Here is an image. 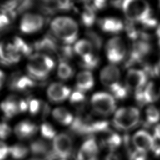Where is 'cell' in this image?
Wrapping results in <instances>:
<instances>
[{"mask_svg": "<svg viewBox=\"0 0 160 160\" xmlns=\"http://www.w3.org/2000/svg\"><path fill=\"white\" fill-rule=\"evenodd\" d=\"M9 154V148L2 141H0V160H4Z\"/></svg>", "mask_w": 160, "mask_h": 160, "instance_id": "obj_45", "label": "cell"}, {"mask_svg": "<svg viewBox=\"0 0 160 160\" xmlns=\"http://www.w3.org/2000/svg\"><path fill=\"white\" fill-rule=\"evenodd\" d=\"M86 36L89 39V42L91 43L92 47L95 48L96 49H100L102 44V41L100 37L94 32L88 31L86 32Z\"/></svg>", "mask_w": 160, "mask_h": 160, "instance_id": "obj_37", "label": "cell"}, {"mask_svg": "<svg viewBox=\"0 0 160 160\" xmlns=\"http://www.w3.org/2000/svg\"><path fill=\"white\" fill-rule=\"evenodd\" d=\"M5 79H6V77H5L4 73L0 70V89L2 88L5 82Z\"/></svg>", "mask_w": 160, "mask_h": 160, "instance_id": "obj_49", "label": "cell"}, {"mask_svg": "<svg viewBox=\"0 0 160 160\" xmlns=\"http://www.w3.org/2000/svg\"><path fill=\"white\" fill-rule=\"evenodd\" d=\"M32 153L38 156L41 160H54L56 158L52 148L45 141L38 139L33 141L30 146Z\"/></svg>", "mask_w": 160, "mask_h": 160, "instance_id": "obj_14", "label": "cell"}, {"mask_svg": "<svg viewBox=\"0 0 160 160\" xmlns=\"http://www.w3.org/2000/svg\"><path fill=\"white\" fill-rule=\"evenodd\" d=\"M151 50V46L146 41L140 40L136 41L132 46L129 58L126 61V66L128 67L141 62L142 59L149 53Z\"/></svg>", "mask_w": 160, "mask_h": 160, "instance_id": "obj_10", "label": "cell"}, {"mask_svg": "<svg viewBox=\"0 0 160 160\" xmlns=\"http://www.w3.org/2000/svg\"><path fill=\"white\" fill-rule=\"evenodd\" d=\"M126 30L128 37L132 40H136L139 36L140 33L131 21L126 22Z\"/></svg>", "mask_w": 160, "mask_h": 160, "instance_id": "obj_38", "label": "cell"}, {"mask_svg": "<svg viewBox=\"0 0 160 160\" xmlns=\"http://www.w3.org/2000/svg\"><path fill=\"white\" fill-rule=\"evenodd\" d=\"M122 143V138L114 132H110L104 141L106 145L109 149L114 150L117 149Z\"/></svg>", "mask_w": 160, "mask_h": 160, "instance_id": "obj_30", "label": "cell"}, {"mask_svg": "<svg viewBox=\"0 0 160 160\" xmlns=\"http://www.w3.org/2000/svg\"><path fill=\"white\" fill-rule=\"evenodd\" d=\"M11 133V127L5 122H0V139H6Z\"/></svg>", "mask_w": 160, "mask_h": 160, "instance_id": "obj_41", "label": "cell"}, {"mask_svg": "<svg viewBox=\"0 0 160 160\" xmlns=\"http://www.w3.org/2000/svg\"><path fill=\"white\" fill-rule=\"evenodd\" d=\"M131 160H147L146 152H141L136 150L132 152L130 155Z\"/></svg>", "mask_w": 160, "mask_h": 160, "instance_id": "obj_44", "label": "cell"}, {"mask_svg": "<svg viewBox=\"0 0 160 160\" xmlns=\"http://www.w3.org/2000/svg\"><path fill=\"white\" fill-rule=\"evenodd\" d=\"M92 4H89L92 9H102L106 6V2L105 1H94L92 2Z\"/></svg>", "mask_w": 160, "mask_h": 160, "instance_id": "obj_46", "label": "cell"}, {"mask_svg": "<svg viewBox=\"0 0 160 160\" xmlns=\"http://www.w3.org/2000/svg\"><path fill=\"white\" fill-rule=\"evenodd\" d=\"M21 58L13 44L0 42V63L4 65H12L18 62Z\"/></svg>", "mask_w": 160, "mask_h": 160, "instance_id": "obj_11", "label": "cell"}, {"mask_svg": "<svg viewBox=\"0 0 160 160\" xmlns=\"http://www.w3.org/2000/svg\"><path fill=\"white\" fill-rule=\"evenodd\" d=\"M34 48L37 51L53 53L58 52V46L56 41L51 36H47L43 39L38 41L34 44Z\"/></svg>", "mask_w": 160, "mask_h": 160, "instance_id": "obj_23", "label": "cell"}, {"mask_svg": "<svg viewBox=\"0 0 160 160\" xmlns=\"http://www.w3.org/2000/svg\"><path fill=\"white\" fill-rule=\"evenodd\" d=\"M140 118V113L137 108L132 107L122 108L115 113L113 118L114 126L122 130H128L136 126Z\"/></svg>", "mask_w": 160, "mask_h": 160, "instance_id": "obj_4", "label": "cell"}, {"mask_svg": "<svg viewBox=\"0 0 160 160\" xmlns=\"http://www.w3.org/2000/svg\"><path fill=\"white\" fill-rule=\"evenodd\" d=\"M22 98L15 94L8 96L1 104L0 108L6 119H10L21 113L20 102Z\"/></svg>", "mask_w": 160, "mask_h": 160, "instance_id": "obj_13", "label": "cell"}, {"mask_svg": "<svg viewBox=\"0 0 160 160\" xmlns=\"http://www.w3.org/2000/svg\"><path fill=\"white\" fill-rule=\"evenodd\" d=\"M155 156H160V144H158L156 141L155 142V144L153 147V148L151 150Z\"/></svg>", "mask_w": 160, "mask_h": 160, "instance_id": "obj_48", "label": "cell"}, {"mask_svg": "<svg viewBox=\"0 0 160 160\" xmlns=\"http://www.w3.org/2000/svg\"><path fill=\"white\" fill-rule=\"evenodd\" d=\"M94 86V79L91 72L84 71L79 72L76 78V87L79 91L90 90Z\"/></svg>", "mask_w": 160, "mask_h": 160, "instance_id": "obj_22", "label": "cell"}, {"mask_svg": "<svg viewBox=\"0 0 160 160\" xmlns=\"http://www.w3.org/2000/svg\"><path fill=\"white\" fill-rule=\"evenodd\" d=\"M81 59L82 61L81 65L83 68L88 69H92L95 68L99 62V59L93 54L81 58Z\"/></svg>", "mask_w": 160, "mask_h": 160, "instance_id": "obj_33", "label": "cell"}, {"mask_svg": "<svg viewBox=\"0 0 160 160\" xmlns=\"http://www.w3.org/2000/svg\"><path fill=\"white\" fill-rule=\"evenodd\" d=\"M48 96L52 101L61 102L69 97L71 89L60 83H53L48 89Z\"/></svg>", "mask_w": 160, "mask_h": 160, "instance_id": "obj_18", "label": "cell"}, {"mask_svg": "<svg viewBox=\"0 0 160 160\" xmlns=\"http://www.w3.org/2000/svg\"><path fill=\"white\" fill-rule=\"evenodd\" d=\"M38 131V127L35 124L29 120H24L14 127V133L19 139H28L34 136Z\"/></svg>", "mask_w": 160, "mask_h": 160, "instance_id": "obj_19", "label": "cell"}, {"mask_svg": "<svg viewBox=\"0 0 160 160\" xmlns=\"http://www.w3.org/2000/svg\"><path fill=\"white\" fill-rule=\"evenodd\" d=\"M154 138L156 140H160V124H158L154 129Z\"/></svg>", "mask_w": 160, "mask_h": 160, "instance_id": "obj_47", "label": "cell"}, {"mask_svg": "<svg viewBox=\"0 0 160 160\" xmlns=\"http://www.w3.org/2000/svg\"><path fill=\"white\" fill-rule=\"evenodd\" d=\"M159 6H160V2H159Z\"/></svg>", "mask_w": 160, "mask_h": 160, "instance_id": "obj_52", "label": "cell"}, {"mask_svg": "<svg viewBox=\"0 0 160 160\" xmlns=\"http://www.w3.org/2000/svg\"><path fill=\"white\" fill-rule=\"evenodd\" d=\"M98 23L101 29L108 33L118 34L124 28L122 21L114 18L101 19L99 20Z\"/></svg>", "mask_w": 160, "mask_h": 160, "instance_id": "obj_20", "label": "cell"}, {"mask_svg": "<svg viewBox=\"0 0 160 160\" xmlns=\"http://www.w3.org/2000/svg\"><path fill=\"white\" fill-rule=\"evenodd\" d=\"M44 22L43 18L39 14L32 13L25 14L20 22V30L25 34L34 33L42 28Z\"/></svg>", "mask_w": 160, "mask_h": 160, "instance_id": "obj_9", "label": "cell"}, {"mask_svg": "<svg viewBox=\"0 0 160 160\" xmlns=\"http://www.w3.org/2000/svg\"><path fill=\"white\" fill-rule=\"evenodd\" d=\"M41 9L47 13L57 11H68L72 8V3L68 1H46L41 5Z\"/></svg>", "mask_w": 160, "mask_h": 160, "instance_id": "obj_21", "label": "cell"}, {"mask_svg": "<svg viewBox=\"0 0 160 160\" xmlns=\"http://www.w3.org/2000/svg\"><path fill=\"white\" fill-rule=\"evenodd\" d=\"M100 78L102 83L110 88L119 83L120 71L119 69L114 65L107 66L101 71Z\"/></svg>", "mask_w": 160, "mask_h": 160, "instance_id": "obj_17", "label": "cell"}, {"mask_svg": "<svg viewBox=\"0 0 160 160\" xmlns=\"http://www.w3.org/2000/svg\"><path fill=\"white\" fill-rule=\"evenodd\" d=\"M85 100V96L82 92L79 91L74 92L70 96V102L73 104L82 102Z\"/></svg>", "mask_w": 160, "mask_h": 160, "instance_id": "obj_42", "label": "cell"}, {"mask_svg": "<svg viewBox=\"0 0 160 160\" xmlns=\"http://www.w3.org/2000/svg\"><path fill=\"white\" fill-rule=\"evenodd\" d=\"M52 31L65 44L73 43L78 36V28L76 22L68 17L55 18L51 24Z\"/></svg>", "mask_w": 160, "mask_h": 160, "instance_id": "obj_1", "label": "cell"}, {"mask_svg": "<svg viewBox=\"0 0 160 160\" xmlns=\"http://www.w3.org/2000/svg\"><path fill=\"white\" fill-rule=\"evenodd\" d=\"M92 46L91 43L86 39L78 41L74 45V51L81 58L92 54Z\"/></svg>", "mask_w": 160, "mask_h": 160, "instance_id": "obj_26", "label": "cell"}, {"mask_svg": "<svg viewBox=\"0 0 160 160\" xmlns=\"http://www.w3.org/2000/svg\"><path fill=\"white\" fill-rule=\"evenodd\" d=\"M52 148L56 158L64 160L69 158L72 150V142L71 137L64 133L56 136L53 140Z\"/></svg>", "mask_w": 160, "mask_h": 160, "instance_id": "obj_6", "label": "cell"}, {"mask_svg": "<svg viewBox=\"0 0 160 160\" xmlns=\"http://www.w3.org/2000/svg\"><path fill=\"white\" fill-rule=\"evenodd\" d=\"M7 85L11 91L26 92L32 88L35 82L31 78L22 75L19 72H14L9 77Z\"/></svg>", "mask_w": 160, "mask_h": 160, "instance_id": "obj_8", "label": "cell"}, {"mask_svg": "<svg viewBox=\"0 0 160 160\" xmlns=\"http://www.w3.org/2000/svg\"><path fill=\"white\" fill-rule=\"evenodd\" d=\"M91 104L97 112L104 115L111 114L116 108L113 96L104 92L95 93L91 98Z\"/></svg>", "mask_w": 160, "mask_h": 160, "instance_id": "obj_5", "label": "cell"}, {"mask_svg": "<svg viewBox=\"0 0 160 160\" xmlns=\"http://www.w3.org/2000/svg\"><path fill=\"white\" fill-rule=\"evenodd\" d=\"M106 160H119V159L118 156L116 154L111 153L107 156Z\"/></svg>", "mask_w": 160, "mask_h": 160, "instance_id": "obj_50", "label": "cell"}, {"mask_svg": "<svg viewBox=\"0 0 160 160\" xmlns=\"http://www.w3.org/2000/svg\"><path fill=\"white\" fill-rule=\"evenodd\" d=\"M96 15L94 9L89 4H85L84 9L81 14V21L83 25L86 27H91L94 23Z\"/></svg>", "mask_w": 160, "mask_h": 160, "instance_id": "obj_27", "label": "cell"}, {"mask_svg": "<svg viewBox=\"0 0 160 160\" xmlns=\"http://www.w3.org/2000/svg\"><path fill=\"white\" fill-rule=\"evenodd\" d=\"M9 153L14 159H21L27 156L28 149L23 144H17L9 148Z\"/></svg>", "mask_w": 160, "mask_h": 160, "instance_id": "obj_29", "label": "cell"}, {"mask_svg": "<svg viewBox=\"0 0 160 160\" xmlns=\"http://www.w3.org/2000/svg\"><path fill=\"white\" fill-rule=\"evenodd\" d=\"M54 66V61L49 56L37 53L30 56L27 70L31 77L41 80L47 77Z\"/></svg>", "mask_w": 160, "mask_h": 160, "instance_id": "obj_2", "label": "cell"}, {"mask_svg": "<svg viewBox=\"0 0 160 160\" xmlns=\"http://www.w3.org/2000/svg\"><path fill=\"white\" fill-rule=\"evenodd\" d=\"M42 102L36 99H29L28 102V109L32 115H36L41 111Z\"/></svg>", "mask_w": 160, "mask_h": 160, "instance_id": "obj_36", "label": "cell"}, {"mask_svg": "<svg viewBox=\"0 0 160 160\" xmlns=\"http://www.w3.org/2000/svg\"><path fill=\"white\" fill-rule=\"evenodd\" d=\"M160 96V89H158L154 82H151L144 88V102L150 103L158 99Z\"/></svg>", "mask_w": 160, "mask_h": 160, "instance_id": "obj_25", "label": "cell"}, {"mask_svg": "<svg viewBox=\"0 0 160 160\" xmlns=\"http://www.w3.org/2000/svg\"><path fill=\"white\" fill-rule=\"evenodd\" d=\"M146 121L148 124L156 123L160 119V111L154 106H149L146 111Z\"/></svg>", "mask_w": 160, "mask_h": 160, "instance_id": "obj_31", "label": "cell"}, {"mask_svg": "<svg viewBox=\"0 0 160 160\" xmlns=\"http://www.w3.org/2000/svg\"><path fill=\"white\" fill-rule=\"evenodd\" d=\"M32 160H41L39 159H32Z\"/></svg>", "mask_w": 160, "mask_h": 160, "instance_id": "obj_51", "label": "cell"}, {"mask_svg": "<svg viewBox=\"0 0 160 160\" xmlns=\"http://www.w3.org/2000/svg\"><path fill=\"white\" fill-rule=\"evenodd\" d=\"M20 1H8L4 2L0 5L1 11H16L17 7L19 4Z\"/></svg>", "mask_w": 160, "mask_h": 160, "instance_id": "obj_39", "label": "cell"}, {"mask_svg": "<svg viewBox=\"0 0 160 160\" xmlns=\"http://www.w3.org/2000/svg\"><path fill=\"white\" fill-rule=\"evenodd\" d=\"M106 55L108 60L112 63H118L125 57L126 46L120 38L111 39L106 46Z\"/></svg>", "mask_w": 160, "mask_h": 160, "instance_id": "obj_7", "label": "cell"}, {"mask_svg": "<svg viewBox=\"0 0 160 160\" xmlns=\"http://www.w3.org/2000/svg\"><path fill=\"white\" fill-rule=\"evenodd\" d=\"M34 5V2L32 1L26 0V1H20L18 6L17 7L16 11L17 14H22L26 11L30 9Z\"/></svg>", "mask_w": 160, "mask_h": 160, "instance_id": "obj_40", "label": "cell"}, {"mask_svg": "<svg viewBox=\"0 0 160 160\" xmlns=\"http://www.w3.org/2000/svg\"><path fill=\"white\" fill-rule=\"evenodd\" d=\"M61 160H64V159H61Z\"/></svg>", "mask_w": 160, "mask_h": 160, "instance_id": "obj_53", "label": "cell"}, {"mask_svg": "<svg viewBox=\"0 0 160 160\" xmlns=\"http://www.w3.org/2000/svg\"><path fill=\"white\" fill-rule=\"evenodd\" d=\"M132 141L136 150L144 152L151 151L156 142L154 137L144 130L136 132L133 136Z\"/></svg>", "mask_w": 160, "mask_h": 160, "instance_id": "obj_12", "label": "cell"}, {"mask_svg": "<svg viewBox=\"0 0 160 160\" xmlns=\"http://www.w3.org/2000/svg\"><path fill=\"white\" fill-rule=\"evenodd\" d=\"M146 81L147 75L144 71L132 69L129 70L126 74V87L129 89L137 90L143 88Z\"/></svg>", "mask_w": 160, "mask_h": 160, "instance_id": "obj_16", "label": "cell"}, {"mask_svg": "<svg viewBox=\"0 0 160 160\" xmlns=\"http://www.w3.org/2000/svg\"><path fill=\"white\" fill-rule=\"evenodd\" d=\"M98 147L94 139L89 138L82 144L76 160H98Z\"/></svg>", "mask_w": 160, "mask_h": 160, "instance_id": "obj_15", "label": "cell"}, {"mask_svg": "<svg viewBox=\"0 0 160 160\" xmlns=\"http://www.w3.org/2000/svg\"><path fill=\"white\" fill-rule=\"evenodd\" d=\"M41 132L42 136L47 139H51L56 137V131L53 126L48 123L45 122L43 123L41 126Z\"/></svg>", "mask_w": 160, "mask_h": 160, "instance_id": "obj_35", "label": "cell"}, {"mask_svg": "<svg viewBox=\"0 0 160 160\" xmlns=\"http://www.w3.org/2000/svg\"><path fill=\"white\" fill-rule=\"evenodd\" d=\"M12 44H14L19 53L21 54V56H27L31 55L32 51V46L31 45H29L22 38L18 36L14 37Z\"/></svg>", "mask_w": 160, "mask_h": 160, "instance_id": "obj_28", "label": "cell"}, {"mask_svg": "<svg viewBox=\"0 0 160 160\" xmlns=\"http://www.w3.org/2000/svg\"><path fill=\"white\" fill-rule=\"evenodd\" d=\"M11 22V21L6 15L0 12V32L6 30Z\"/></svg>", "mask_w": 160, "mask_h": 160, "instance_id": "obj_43", "label": "cell"}, {"mask_svg": "<svg viewBox=\"0 0 160 160\" xmlns=\"http://www.w3.org/2000/svg\"><path fill=\"white\" fill-rule=\"evenodd\" d=\"M52 116L59 122L64 125L71 124L74 120L71 113L64 108H55L52 111Z\"/></svg>", "mask_w": 160, "mask_h": 160, "instance_id": "obj_24", "label": "cell"}, {"mask_svg": "<svg viewBox=\"0 0 160 160\" xmlns=\"http://www.w3.org/2000/svg\"><path fill=\"white\" fill-rule=\"evenodd\" d=\"M122 9L128 18L131 21L142 23L152 16L149 4L143 0H127L122 2Z\"/></svg>", "mask_w": 160, "mask_h": 160, "instance_id": "obj_3", "label": "cell"}, {"mask_svg": "<svg viewBox=\"0 0 160 160\" xmlns=\"http://www.w3.org/2000/svg\"><path fill=\"white\" fill-rule=\"evenodd\" d=\"M114 97L118 99H123L128 95V88L126 86L118 83L109 88Z\"/></svg>", "mask_w": 160, "mask_h": 160, "instance_id": "obj_34", "label": "cell"}, {"mask_svg": "<svg viewBox=\"0 0 160 160\" xmlns=\"http://www.w3.org/2000/svg\"><path fill=\"white\" fill-rule=\"evenodd\" d=\"M73 73L72 68L64 61H61L59 65L58 74L61 79H68L70 78Z\"/></svg>", "mask_w": 160, "mask_h": 160, "instance_id": "obj_32", "label": "cell"}]
</instances>
